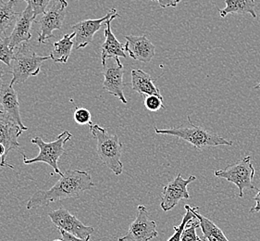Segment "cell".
Masks as SVG:
<instances>
[{
	"label": "cell",
	"mask_w": 260,
	"mask_h": 241,
	"mask_svg": "<svg viewBox=\"0 0 260 241\" xmlns=\"http://www.w3.org/2000/svg\"><path fill=\"white\" fill-rule=\"evenodd\" d=\"M15 56L14 49L11 47L10 37H5L0 39V62L5 63L6 65L11 66V63Z\"/></svg>",
	"instance_id": "cb8c5ba5"
},
{
	"label": "cell",
	"mask_w": 260,
	"mask_h": 241,
	"mask_svg": "<svg viewBox=\"0 0 260 241\" xmlns=\"http://www.w3.org/2000/svg\"><path fill=\"white\" fill-rule=\"evenodd\" d=\"M26 1L27 4L31 8L35 15H40L44 14L47 10V7L51 0H24Z\"/></svg>",
	"instance_id": "83f0119b"
},
{
	"label": "cell",
	"mask_w": 260,
	"mask_h": 241,
	"mask_svg": "<svg viewBox=\"0 0 260 241\" xmlns=\"http://www.w3.org/2000/svg\"><path fill=\"white\" fill-rule=\"evenodd\" d=\"M49 58L50 56L37 55L27 43L21 44L10 66V73L12 74L11 85L24 83L27 79L37 76L40 73L42 63Z\"/></svg>",
	"instance_id": "277c9868"
},
{
	"label": "cell",
	"mask_w": 260,
	"mask_h": 241,
	"mask_svg": "<svg viewBox=\"0 0 260 241\" xmlns=\"http://www.w3.org/2000/svg\"><path fill=\"white\" fill-rule=\"evenodd\" d=\"M36 18L37 16L35 15L34 11L29 6H27L25 10L20 13L14 24V29L9 37L12 49L31 40V25L32 22L36 21Z\"/></svg>",
	"instance_id": "5bb4252c"
},
{
	"label": "cell",
	"mask_w": 260,
	"mask_h": 241,
	"mask_svg": "<svg viewBox=\"0 0 260 241\" xmlns=\"http://www.w3.org/2000/svg\"><path fill=\"white\" fill-rule=\"evenodd\" d=\"M189 125L188 126L170 128V129H158L155 127V132L158 135H168L173 136L182 139L191 144L192 147L198 152H201L202 148L208 147H217V146H233V141L224 138L222 136L212 132L208 131L200 126L193 125L190 116L187 117Z\"/></svg>",
	"instance_id": "7a4b0ae2"
},
{
	"label": "cell",
	"mask_w": 260,
	"mask_h": 241,
	"mask_svg": "<svg viewBox=\"0 0 260 241\" xmlns=\"http://www.w3.org/2000/svg\"><path fill=\"white\" fill-rule=\"evenodd\" d=\"M255 89H260V82L258 83V84L257 85H255Z\"/></svg>",
	"instance_id": "d6a6232c"
},
{
	"label": "cell",
	"mask_w": 260,
	"mask_h": 241,
	"mask_svg": "<svg viewBox=\"0 0 260 241\" xmlns=\"http://www.w3.org/2000/svg\"><path fill=\"white\" fill-rule=\"evenodd\" d=\"M158 236L155 221L151 220L149 212L144 205H138L136 220L131 224L125 236L119 241H150Z\"/></svg>",
	"instance_id": "52a82bcc"
},
{
	"label": "cell",
	"mask_w": 260,
	"mask_h": 241,
	"mask_svg": "<svg viewBox=\"0 0 260 241\" xmlns=\"http://www.w3.org/2000/svg\"><path fill=\"white\" fill-rule=\"evenodd\" d=\"M48 216L58 229L66 231L69 234L83 240H90L92 234L94 232V227L83 225L76 216L64 208L49 212Z\"/></svg>",
	"instance_id": "9c48e42d"
},
{
	"label": "cell",
	"mask_w": 260,
	"mask_h": 241,
	"mask_svg": "<svg viewBox=\"0 0 260 241\" xmlns=\"http://www.w3.org/2000/svg\"><path fill=\"white\" fill-rule=\"evenodd\" d=\"M184 208H185V210H186V213H185V215H183L181 224L178 226H174V227H173L174 234L168 239V241H182V232L184 230L185 226H187L188 223H189L190 221L198 219V218L196 217V215H193L192 212L190 210L188 205H185Z\"/></svg>",
	"instance_id": "603a6c76"
},
{
	"label": "cell",
	"mask_w": 260,
	"mask_h": 241,
	"mask_svg": "<svg viewBox=\"0 0 260 241\" xmlns=\"http://www.w3.org/2000/svg\"><path fill=\"white\" fill-rule=\"evenodd\" d=\"M53 241H63V240H62V238H61V239H55V240H53Z\"/></svg>",
	"instance_id": "836d02e7"
},
{
	"label": "cell",
	"mask_w": 260,
	"mask_h": 241,
	"mask_svg": "<svg viewBox=\"0 0 260 241\" xmlns=\"http://www.w3.org/2000/svg\"><path fill=\"white\" fill-rule=\"evenodd\" d=\"M125 51L129 53L131 58L141 62L150 63L155 56L156 47L146 36H125Z\"/></svg>",
	"instance_id": "4fadbf2b"
},
{
	"label": "cell",
	"mask_w": 260,
	"mask_h": 241,
	"mask_svg": "<svg viewBox=\"0 0 260 241\" xmlns=\"http://www.w3.org/2000/svg\"><path fill=\"white\" fill-rule=\"evenodd\" d=\"M16 0H0V38L5 36L13 24H15L21 12L14 11Z\"/></svg>",
	"instance_id": "7402d4cb"
},
{
	"label": "cell",
	"mask_w": 260,
	"mask_h": 241,
	"mask_svg": "<svg viewBox=\"0 0 260 241\" xmlns=\"http://www.w3.org/2000/svg\"><path fill=\"white\" fill-rule=\"evenodd\" d=\"M73 118H74V120L81 126H84V125H89L90 126H93V123L91 120V113L85 108L77 107L74 110Z\"/></svg>",
	"instance_id": "484cf974"
},
{
	"label": "cell",
	"mask_w": 260,
	"mask_h": 241,
	"mask_svg": "<svg viewBox=\"0 0 260 241\" xmlns=\"http://www.w3.org/2000/svg\"><path fill=\"white\" fill-rule=\"evenodd\" d=\"M0 107L23 131L28 130V127L23 126L21 120L18 93L11 84H2L0 86Z\"/></svg>",
	"instance_id": "e0dca14e"
},
{
	"label": "cell",
	"mask_w": 260,
	"mask_h": 241,
	"mask_svg": "<svg viewBox=\"0 0 260 241\" xmlns=\"http://www.w3.org/2000/svg\"><path fill=\"white\" fill-rule=\"evenodd\" d=\"M67 7L68 2L66 0H57L43 14L38 21L40 24V34L37 38L38 44H45L48 39L54 37L53 32L62 28Z\"/></svg>",
	"instance_id": "ba28073f"
},
{
	"label": "cell",
	"mask_w": 260,
	"mask_h": 241,
	"mask_svg": "<svg viewBox=\"0 0 260 241\" xmlns=\"http://www.w3.org/2000/svg\"><path fill=\"white\" fill-rule=\"evenodd\" d=\"M254 200H255V205L254 207H252L251 208V210H250V213H259L260 212V189H258V191H257V194L255 195V198H254Z\"/></svg>",
	"instance_id": "4dcf8cb0"
},
{
	"label": "cell",
	"mask_w": 260,
	"mask_h": 241,
	"mask_svg": "<svg viewBox=\"0 0 260 241\" xmlns=\"http://www.w3.org/2000/svg\"><path fill=\"white\" fill-rule=\"evenodd\" d=\"M3 75H4V70L0 66V81H1V79L3 77Z\"/></svg>",
	"instance_id": "1f68e13d"
},
{
	"label": "cell",
	"mask_w": 260,
	"mask_h": 241,
	"mask_svg": "<svg viewBox=\"0 0 260 241\" xmlns=\"http://www.w3.org/2000/svg\"><path fill=\"white\" fill-rule=\"evenodd\" d=\"M197 180L194 175H190L188 179L182 178L181 173H179L176 178L166 185L161 193L162 210L164 212L173 209L182 199H190V194L188 192V185Z\"/></svg>",
	"instance_id": "30bf717a"
},
{
	"label": "cell",
	"mask_w": 260,
	"mask_h": 241,
	"mask_svg": "<svg viewBox=\"0 0 260 241\" xmlns=\"http://www.w3.org/2000/svg\"><path fill=\"white\" fill-rule=\"evenodd\" d=\"M116 13L117 11L115 9H112L108 12L107 15L101 19L84 20V21H79L73 25L72 29L73 33L75 34V42H74L75 49L83 48L90 43H92L94 34L100 30L103 23H106Z\"/></svg>",
	"instance_id": "8fae6325"
},
{
	"label": "cell",
	"mask_w": 260,
	"mask_h": 241,
	"mask_svg": "<svg viewBox=\"0 0 260 241\" xmlns=\"http://www.w3.org/2000/svg\"><path fill=\"white\" fill-rule=\"evenodd\" d=\"M91 175L83 170H67L60 179L48 190H37L27 202V210L46 207L51 202L79 198L85 191L94 188Z\"/></svg>",
	"instance_id": "6da1fadb"
},
{
	"label": "cell",
	"mask_w": 260,
	"mask_h": 241,
	"mask_svg": "<svg viewBox=\"0 0 260 241\" xmlns=\"http://www.w3.org/2000/svg\"><path fill=\"white\" fill-rule=\"evenodd\" d=\"M92 136L96 139V153L101 162L116 175L123 172V164L120 161L122 143L119 136L111 135L106 128L99 125L90 126Z\"/></svg>",
	"instance_id": "3957f363"
},
{
	"label": "cell",
	"mask_w": 260,
	"mask_h": 241,
	"mask_svg": "<svg viewBox=\"0 0 260 241\" xmlns=\"http://www.w3.org/2000/svg\"><path fill=\"white\" fill-rule=\"evenodd\" d=\"M103 75H104L103 89L109 92L110 94L117 97L123 104H127V100L123 93V89H124L123 65L122 64L118 65L117 63H116V66L108 67L106 65V67L103 68Z\"/></svg>",
	"instance_id": "2e32d148"
},
{
	"label": "cell",
	"mask_w": 260,
	"mask_h": 241,
	"mask_svg": "<svg viewBox=\"0 0 260 241\" xmlns=\"http://www.w3.org/2000/svg\"><path fill=\"white\" fill-rule=\"evenodd\" d=\"M145 106L146 110L149 111H158L160 109H165L163 104V97L157 96H147L145 99Z\"/></svg>",
	"instance_id": "4316f807"
},
{
	"label": "cell",
	"mask_w": 260,
	"mask_h": 241,
	"mask_svg": "<svg viewBox=\"0 0 260 241\" xmlns=\"http://www.w3.org/2000/svg\"><path fill=\"white\" fill-rule=\"evenodd\" d=\"M58 230H59V233L61 234L63 241H85L69 234L68 232H66V231L61 230V229H58Z\"/></svg>",
	"instance_id": "f546056e"
},
{
	"label": "cell",
	"mask_w": 260,
	"mask_h": 241,
	"mask_svg": "<svg viewBox=\"0 0 260 241\" xmlns=\"http://www.w3.org/2000/svg\"><path fill=\"white\" fill-rule=\"evenodd\" d=\"M72 137L73 135L70 132L65 130L60 135H58L55 141L47 143L44 141L40 136L31 138V143L39 147L40 152L37 157L34 159H28L26 155L21 152V155L23 157V163L24 164H31L36 163H47L50 167L53 168L55 174H59L61 176L63 173L59 170L57 163L60 157L65 153L64 145L69 140H71Z\"/></svg>",
	"instance_id": "5b68a950"
},
{
	"label": "cell",
	"mask_w": 260,
	"mask_h": 241,
	"mask_svg": "<svg viewBox=\"0 0 260 241\" xmlns=\"http://www.w3.org/2000/svg\"><path fill=\"white\" fill-rule=\"evenodd\" d=\"M151 1H156V2H158V4L162 9H166L169 7H173V8L177 7L178 4L182 0H151Z\"/></svg>",
	"instance_id": "f1b7e54d"
},
{
	"label": "cell",
	"mask_w": 260,
	"mask_h": 241,
	"mask_svg": "<svg viewBox=\"0 0 260 241\" xmlns=\"http://www.w3.org/2000/svg\"><path fill=\"white\" fill-rule=\"evenodd\" d=\"M75 37V34L65 35L64 37L53 45V50L50 53V58L54 63H62L66 64L68 63L69 58L71 56V53L73 50L74 42L73 38Z\"/></svg>",
	"instance_id": "44dd1931"
},
{
	"label": "cell",
	"mask_w": 260,
	"mask_h": 241,
	"mask_svg": "<svg viewBox=\"0 0 260 241\" xmlns=\"http://www.w3.org/2000/svg\"><path fill=\"white\" fill-rule=\"evenodd\" d=\"M198 227H200V223L198 219L190 221L182 232V241H202L197 234Z\"/></svg>",
	"instance_id": "d4e9b609"
},
{
	"label": "cell",
	"mask_w": 260,
	"mask_h": 241,
	"mask_svg": "<svg viewBox=\"0 0 260 241\" xmlns=\"http://www.w3.org/2000/svg\"><path fill=\"white\" fill-rule=\"evenodd\" d=\"M120 17V14L117 12L114 16H112L109 21L106 22V29H105V41L101 48V62L103 68L107 65V61L109 58H113L118 65H120V58H127L125 53V45L116 38L114 34L111 30V21L116 18Z\"/></svg>",
	"instance_id": "7c38bea8"
},
{
	"label": "cell",
	"mask_w": 260,
	"mask_h": 241,
	"mask_svg": "<svg viewBox=\"0 0 260 241\" xmlns=\"http://www.w3.org/2000/svg\"><path fill=\"white\" fill-rule=\"evenodd\" d=\"M132 87L142 96H157L162 97L160 90L154 84L150 74L137 69L132 71Z\"/></svg>",
	"instance_id": "ac0fdd59"
},
{
	"label": "cell",
	"mask_w": 260,
	"mask_h": 241,
	"mask_svg": "<svg viewBox=\"0 0 260 241\" xmlns=\"http://www.w3.org/2000/svg\"><path fill=\"white\" fill-rule=\"evenodd\" d=\"M226 7L224 9H218L219 15L225 18L231 13L236 14H250L254 19H256L255 11V0H225Z\"/></svg>",
	"instance_id": "ffe728a7"
},
{
	"label": "cell",
	"mask_w": 260,
	"mask_h": 241,
	"mask_svg": "<svg viewBox=\"0 0 260 241\" xmlns=\"http://www.w3.org/2000/svg\"><path fill=\"white\" fill-rule=\"evenodd\" d=\"M22 129L14 120L0 108V144L6 147V155L11 149H19V136L22 134Z\"/></svg>",
	"instance_id": "9a60e30c"
},
{
	"label": "cell",
	"mask_w": 260,
	"mask_h": 241,
	"mask_svg": "<svg viewBox=\"0 0 260 241\" xmlns=\"http://www.w3.org/2000/svg\"><path fill=\"white\" fill-rule=\"evenodd\" d=\"M189 209L196 215V217L200 223V228L203 232L204 239L208 241H229L219 226L215 225L212 221L209 220L198 212V207L189 206Z\"/></svg>",
	"instance_id": "d6986e66"
},
{
	"label": "cell",
	"mask_w": 260,
	"mask_h": 241,
	"mask_svg": "<svg viewBox=\"0 0 260 241\" xmlns=\"http://www.w3.org/2000/svg\"><path fill=\"white\" fill-rule=\"evenodd\" d=\"M255 172L252 157L246 156L240 160L239 162L228 165L223 170L215 171L214 174L217 177L234 184L239 189L240 198H243L245 189L258 191V189L253 184Z\"/></svg>",
	"instance_id": "8992f818"
}]
</instances>
